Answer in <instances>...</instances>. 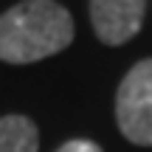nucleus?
I'll use <instances>...</instances> for the list:
<instances>
[{
  "label": "nucleus",
  "mask_w": 152,
  "mask_h": 152,
  "mask_svg": "<svg viewBox=\"0 0 152 152\" xmlns=\"http://www.w3.org/2000/svg\"><path fill=\"white\" fill-rule=\"evenodd\" d=\"M73 42V17L56 0H23L0 14V59L31 65Z\"/></svg>",
  "instance_id": "nucleus-1"
},
{
  "label": "nucleus",
  "mask_w": 152,
  "mask_h": 152,
  "mask_svg": "<svg viewBox=\"0 0 152 152\" xmlns=\"http://www.w3.org/2000/svg\"><path fill=\"white\" fill-rule=\"evenodd\" d=\"M115 121L127 141L152 147V59H141L121 79L115 93Z\"/></svg>",
  "instance_id": "nucleus-2"
},
{
  "label": "nucleus",
  "mask_w": 152,
  "mask_h": 152,
  "mask_svg": "<svg viewBox=\"0 0 152 152\" xmlns=\"http://www.w3.org/2000/svg\"><path fill=\"white\" fill-rule=\"evenodd\" d=\"M147 0H90V23L104 45H124L141 31Z\"/></svg>",
  "instance_id": "nucleus-3"
},
{
  "label": "nucleus",
  "mask_w": 152,
  "mask_h": 152,
  "mask_svg": "<svg viewBox=\"0 0 152 152\" xmlns=\"http://www.w3.org/2000/svg\"><path fill=\"white\" fill-rule=\"evenodd\" d=\"M39 132L37 124L26 115H3L0 118V152H37Z\"/></svg>",
  "instance_id": "nucleus-4"
},
{
  "label": "nucleus",
  "mask_w": 152,
  "mask_h": 152,
  "mask_svg": "<svg viewBox=\"0 0 152 152\" xmlns=\"http://www.w3.org/2000/svg\"><path fill=\"white\" fill-rule=\"evenodd\" d=\"M56 152H102V147L93 144V141H85V138H73V141L62 144Z\"/></svg>",
  "instance_id": "nucleus-5"
}]
</instances>
